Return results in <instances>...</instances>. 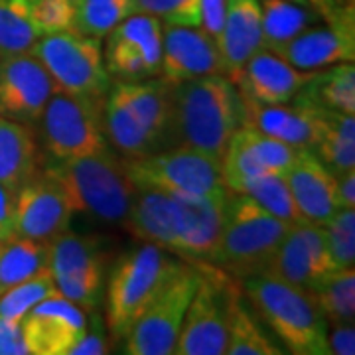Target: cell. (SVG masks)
Listing matches in <instances>:
<instances>
[{"label":"cell","mask_w":355,"mask_h":355,"mask_svg":"<svg viewBox=\"0 0 355 355\" xmlns=\"http://www.w3.org/2000/svg\"><path fill=\"white\" fill-rule=\"evenodd\" d=\"M243 125L241 93L225 73L174 85L172 130L182 144L223 158L229 140Z\"/></svg>","instance_id":"1"},{"label":"cell","mask_w":355,"mask_h":355,"mask_svg":"<svg viewBox=\"0 0 355 355\" xmlns=\"http://www.w3.org/2000/svg\"><path fill=\"white\" fill-rule=\"evenodd\" d=\"M42 174L58 184L73 214H89L107 223L125 221L137 193L125 160H119L109 148L67 160L50 158Z\"/></svg>","instance_id":"2"},{"label":"cell","mask_w":355,"mask_h":355,"mask_svg":"<svg viewBox=\"0 0 355 355\" xmlns=\"http://www.w3.org/2000/svg\"><path fill=\"white\" fill-rule=\"evenodd\" d=\"M243 291L261 320L291 354L330 355L326 340L328 320L312 292L263 275L245 279Z\"/></svg>","instance_id":"3"},{"label":"cell","mask_w":355,"mask_h":355,"mask_svg":"<svg viewBox=\"0 0 355 355\" xmlns=\"http://www.w3.org/2000/svg\"><path fill=\"white\" fill-rule=\"evenodd\" d=\"M291 227L292 223L268 214L249 196L229 191L211 265L239 279L261 275Z\"/></svg>","instance_id":"4"},{"label":"cell","mask_w":355,"mask_h":355,"mask_svg":"<svg viewBox=\"0 0 355 355\" xmlns=\"http://www.w3.org/2000/svg\"><path fill=\"white\" fill-rule=\"evenodd\" d=\"M176 265V259L153 243L123 254L114 263L107 286V328L114 340L127 338Z\"/></svg>","instance_id":"5"},{"label":"cell","mask_w":355,"mask_h":355,"mask_svg":"<svg viewBox=\"0 0 355 355\" xmlns=\"http://www.w3.org/2000/svg\"><path fill=\"white\" fill-rule=\"evenodd\" d=\"M132 184L142 190L178 196H227L221 160L191 146H178L125 160Z\"/></svg>","instance_id":"6"},{"label":"cell","mask_w":355,"mask_h":355,"mask_svg":"<svg viewBox=\"0 0 355 355\" xmlns=\"http://www.w3.org/2000/svg\"><path fill=\"white\" fill-rule=\"evenodd\" d=\"M30 53L48 69L58 91L105 99L111 89V76L103 62L99 38L73 30L42 34Z\"/></svg>","instance_id":"7"},{"label":"cell","mask_w":355,"mask_h":355,"mask_svg":"<svg viewBox=\"0 0 355 355\" xmlns=\"http://www.w3.org/2000/svg\"><path fill=\"white\" fill-rule=\"evenodd\" d=\"M202 268L178 261L176 268L168 277L158 296L128 331L127 354L130 355H172L178 336L188 312Z\"/></svg>","instance_id":"8"},{"label":"cell","mask_w":355,"mask_h":355,"mask_svg":"<svg viewBox=\"0 0 355 355\" xmlns=\"http://www.w3.org/2000/svg\"><path fill=\"white\" fill-rule=\"evenodd\" d=\"M40 121L46 150L55 160L107 150L103 99L99 97L55 91Z\"/></svg>","instance_id":"9"},{"label":"cell","mask_w":355,"mask_h":355,"mask_svg":"<svg viewBox=\"0 0 355 355\" xmlns=\"http://www.w3.org/2000/svg\"><path fill=\"white\" fill-rule=\"evenodd\" d=\"M239 294L221 268L202 266V280L178 336L176 355H225L231 302Z\"/></svg>","instance_id":"10"},{"label":"cell","mask_w":355,"mask_h":355,"mask_svg":"<svg viewBox=\"0 0 355 355\" xmlns=\"http://www.w3.org/2000/svg\"><path fill=\"white\" fill-rule=\"evenodd\" d=\"M103 62L119 81H142L160 76L162 24L156 16L135 12L107 34Z\"/></svg>","instance_id":"11"},{"label":"cell","mask_w":355,"mask_h":355,"mask_svg":"<svg viewBox=\"0 0 355 355\" xmlns=\"http://www.w3.org/2000/svg\"><path fill=\"white\" fill-rule=\"evenodd\" d=\"M334 270L336 266L328 249L326 229L312 223H298L292 225L280 241L261 275L310 292Z\"/></svg>","instance_id":"12"},{"label":"cell","mask_w":355,"mask_h":355,"mask_svg":"<svg viewBox=\"0 0 355 355\" xmlns=\"http://www.w3.org/2000/svg\"><path fill=\"white\" fill-rule=\"evenodd\" d=\"M58 91L48 69L34 53L0 58V116L16 123H38Z\"/></svg>","instance_id":"13"},{"label":"cell","mask_w":355,"mask_h":355,"mask_svg":"<svg viewBox=\"0 0 355 355\" xmlns=\"http://www.w3.org/2000/svg\"><path fill=\"white\" fill-rule=\"evenodd\" d=\"M300 71L354 62L355 16L354 0L342 6L324 26H310L277 53Z\"/></svg>","instance_id":"14"},{"label":"cell","mask_w":355,"mask_h":355,"mask_svg":"<svg viewBox=\"0 0 355 355\" xmlns=\"http://www.w3.org/2000/svg\"><path fill=\"white\" fill-rule=\"evenodd\" d=\"M71 207L55 182L42 172L16 191L14 233L32 241L50 243L69 229Z\"/></svg>","instance_id":"15"},{"label":"cell","mask_w":355,"mask_h":355,"mask_svg":"<svg viewBox=\"0 0 355 355\" xmlns=\"http://www.w3.org/2000/svg\"><path fill=\"white\" fill-rule=\"evenodd\" d=\"M243 125L300 150H312L320 137V105L296 93L284 105H266L243 97Z\"/></svg>","instance_id":"16"},{"label":"cell","mask_w":355,"mask_h":355,"mask_svg":"<svg viewBox=\"0 0 355 355\" xmlns=\"http://www.w3.org/2000/svg\"><path fill=\"white\" fill-rule=\"evenodd\" d=\"M20 324L26 349L32 355H69V349L87 330L85 310L62 294L38 302Z\"/></svg>","instance_id":"17"},{"label":"cell","mask_w":355,"mask_h":355,"mask_svg":"<svg viewBox=\"0 0 355 355\" xmlns=\"http://www.w3.org/2000/svg\"><path fill=\"white\" fill-rule=\"evenodd\" d=\"M225 73L217 42L202 26L162 28V67L164 81L176 85L188 79Z\"/></svg>","instance_id":"18"},{"label":"cell","mask_w":355,"mask_h":355,"mask_svg":"<svg viewBox=\"0 0 355 355\" xmlns=\"http://www.w3.org/2000/svg\"><path fill=\"white\" fill-rule=\"evenodd\" d=\"M284 180L306 223L326 227L340 209L336 200V174L312 150H302Z\"/></svg>","instance_id":"19"},{"label":"cell","mask_w":355,"mask_h":355,"mask_svg":"<svg viewBox=\"0 0 355 355\" xmlns=\"http://www.w3.org/2000/svg\"><path fill=\"white\" fill-rule=\"evenodd\" d=\"M314 73L300 71L284 62L280 55L261 50L245 64L235 85L243 97L266 105H284L296 97V93Z\"/></svg>","instance_id":"20"},{"label":"cell","mask_w":355,"mask_h":355,"mask_svg":"<svg viewBox=\"0 0 355 355\" xmlns=\"http://www.w3.org/2000/svg\"><path fill=\"white\" fill-rule=\"evenodd\" d=\"M216 42L225 76L235 81L254 53L265 50L259 0H225L223 28Z\"/></svg>","instance_id":"21"},{"label":"cell","mask_w":355,"mask_h":355,"mask_svg":"<svg viewBox=\"0 0 355 355\" xmlns=\"http://www.w3.org/2000/svg\"><path fill=\"white\" fill-rule=\"evenodd\" d=\"M114 89L121 93L128 109L137 116L140 127L160 146L172 130L174 85L164 79L119 81Z\"/></svg>","instance_id":"22"},{"label":"cell","mask_w":355,"mask_h":355,"mask_svg":"<svg viewBox=\"0 0 355 355\" xmlns=\"http://www.w3.org/2000/svg\"><path fill=\"white\" fill-rule=\"evenodd\" d=\"M107 254L93 237L64 231L50 241V272L53 279H103Z\"/></svg>","instance_id":"23"},{"label":"cell","mask_w":355,"mask_h":355,"mask_svg":"<svg viewBox=\"0 0 355 355\" xmlns=\"http://www.w3.org/2000/svg\"><path fill=\"white\" fill-rule=\"evenodd\" d=\"M38 148L24 123L0 116V182L12 190L38 174Z\"/></svg>","instance_id":"24"},{"label":"cell","mask_w":355,"mask_h":355,"mask_svg":"<svg viewBox=\"0 0 355 355\" xmlns=\"http://www.w3.org/2000/svg\"><path fill=\"white\" fill-rule=\"evenodd\" d=\"M322 128L312 153L334 174L355 170V121L354 114L334 111L320 105Z\"/></svg>","instance_id":"25"},{"label":"cell","mask_w":355,"mask_h":355,"mask_svg":"<svg viewBox=\"0 0 355 355\" xmlns=\"http://www.w3.org/2000/svg\"><path fill=\"white\" fill-rule=\"evenodd\" d=\"M261 26H263V48L279 53L306 28L318 22V12L310 6L292 0H259Z\"/></svg>","instance_id":"26"},{"label":"cell","mask_w":355,"mask_h":355,"mask_svg":"<svg viewBox=\"0 0 355 355\" xmlns=\"http://www.w3.org/2000/svg\"><path fill=\"white\" fill-rule=\"evenodd\" d=\"M50 270V243L12 233L0 239V296L16 284Z\"/></svg>","instance_id":"27"},{"label":"cell","mask_w":355,"mask_h":355,"mask_svg":"<svg viewBox=\"0 0 355 355\" xmlns=\"http://www.w3.org/2000/svg\"><path fill=\"white\" fill-rule=\"evenodd\" d=\"M103 101V125L105 132L114 146L128 158H139L158 153V144L140 127L137 116L128 109L125 99L116 89H109Z\"/></svg>","instance_id":"28"},{"label":"cell","mask_w":355,"mask_h":355,"mask_svg":"<svg viewBox=\"0 0 355 355\" xmlns=\"http://www.w3.org/2000/svg\"><path fill=\"white\" fill-rule=\"evenodd\" d=\"M302 97L334 111L355 114V67L343 62L324 73L312 76L298 91Z\"/></svg>","instance_id":"29"},{"label":"cell","mask_w":355,"mask_h":355,"mask_svg":"<svg viewBox=\"0 0 355 355\" xmlns=\"http://www.w3.org/2000/svg\"><path fill=\"white\" fill-rule=\"evenodd\" d=\"M227 355H280L277 343L272 342L259 324V320L251 314L239 294H235L231 302L227 328Z\"/></svg>","instance_id":"30"},{"label":"cell","mask_w":355,"mask_h":355,"mask_svg":"<svg viewBox=\"0 0 355 355\" xmlns=\"http://www.w3.org/2000/svg\"><path fill=\"white\" fill-rule=\"evenodd\" d=\"M312 292L318 308L330 322L336 324H354L355 320V268H336L324 280L318 282Z\"/></svg>","instance_id":"31"},{"label":"cell","mask_w":355,"mask_h":355,"mask_svg":"<svg viewBox=\"0 0 355 355\" xmlns=\"http://www.w3.org/2000/svg\"><path fill=\"white\" fill-rule=\"evenodd\" d=\"M130 14H135V0H79L73 6L71 30L101 40Z\"/></svg>","instance_id":"32"},{"label":"cell","mask_w":355,"mask_h":355,"mask_svg":"<svg viewBox=\"0 0 355 355\" xmlns=\"http://www.w3.org/2000/svg\"><path fill=\"white\" fill-rule=\"evenodd\" d=\"M40 36L22 0H0V58L28 53Z\"/></svg>","instance_id":"33"},{"label":"cell","mask_w":355,"mask_h":355,"mask_svg":"<svg viewBox=\"0 0 355 355\" xmlns=\"http://www.w3.org/2000/svg\"><path fill=\"white\" fill-rule=\"evenodd\" d=\"M243 193L254 200L268 214H272L286 223H292V225L306 223L304 217L300 216L296 203L292 200V193L288 190V184H286L284 176L261 174L247 184Z\"/></svg>","instance_id":"34"},{"label":"cell","mask_w":355,"mask_h":355,"mask_svg":"<svg viewBox=\"0 0 355 355\" xmlns=\"http://www.w3.org/2000/svg\"><path fill=\"white\" fill-rule=\"evenodd\" d=\"M51 296H60L55 280L51 277L50 270L40 272L36 277L16 284L14 288L6 291L0 296V318L22 320L38 302L51 298Z\"/></svg>","instance_id":"35"},{"label":"cell","mask_w":355,"mask_h":355,"mask_svg":"<svg viewBox=\"0 0 355 355\" xmlns=\"http://www.w3.org/2000/svg\"><path fill=\"white\" fill-rule=\"evenodd\" d=\"M241 132L249 150L253 154L254 162L265 174L284 176L292 166L296 164L298 156L302 153L300 148H294L291 144L279 139H272L268 135H263L254 128L241 127Z\"/></svg>","instance_id":"36"},{"label":"cell","mask_w":355,"mask_h":355,"mask_svg":"<svg viewBox=\"0 0 355 355\" xmlns=\"http://www.w3.org/2000/svg\"><path fill=\"white\" fill-rule=\"evenodd\" d=\"M326 239L336 268H347L355 263V211L342 207L326 225Z\"/></svg>","instance_id":"37"},{"label":"cell","mask_w":355,"mask_h":355,"mask_svg":"<svg viewBox=\"0 0 355 355\" xmlns=\"http://www.w3.org/2000/svg\"><path fill=\"white\" fill-rule=\"evenodd\" d=\"M135 12L170 26H202V0H135Z\"/></svg>","instance_id":"38"},{"label":"cell","mask_w":355,"mask_h":355,"mask_svg":"<svg viewBox=\"0 0 355 355\" xmlns=\"http://www.w3.org/2000/svg\"><path fill=\"white\" fill-rule=\"evenodd\" d=\"M40 34L73 28V4L69 0H22Z\"/></svg>","instance_id":"39"},{"label":"cell","mask_w":355,"mask_h":355,"mask_svg":"<svg viewBox=\"0 0 355 355\" xmlns=\"http://www.w3.org/2000/svg\"><path fill=\"white\" fill-rule=\"evenodd\" d=\"M60 294L81 310H93L103 294V279H53Z\"/></svg>","instance_id":"40"},{"label":"cell","mask_w":355,"mask_h":355,"mask_svg":"<svg viewBox=\"0 0 355 355\" xmlns=\"http://www.w3.org/2000/svg\"><path fill=\"white\" fill-rule=\"evenodd\" d=\"M24 336L20 320L0 318V355H26Z\"/></svg>","instance_id":"41"},{"label":"cell","mask_w":355,"mask_h":355,"mask_svg":"<svg viewBox=\"0 0 355 355\" xmlns=\"http://www.w3.org/2000/svg\"><path fill=\"white\" fill-rule=\"evenodd\" d=\"M328 352L334 355L355 354V330L354 324H336L328 328Z\"/></svg>","instance_id":"42"},{"label":"cell","mask_w":355,"mask_h":355,"mask_svg":"<svg viewBox=\"0 0 355 355\" xmlns=\"http://www.w3.org/2000/svg\"><path fill=\"white\" fill-rule=\"evenodd\" d=\"M225 18V0H202V28L214 40L219 38Z\"/></svg>","instance_id":"43"},{"label":"cell","mask_w":355,"mask_h":355,"mask_svg":"<svg viewBox=\"0 0 355 355\" xmlns=\"http://www.w3.org/2000/svg\"><path fill=\"white\" fill-rule=\"evenodd\" d=\"M14 207L16 190L0 182V239H6L14 233Z\"/></svg>","instance_id":"44"},{"label":"cell","mask_w":355,"mask_h":355,"mask_svg":"<svg viewBox=\"0 0 355 355\" xmlns=\"http://www.w3.org/2000/svg\"><path fill=\"white\" fill-rule=\"evenodd\" d=\"M109 354V345L105 342L103 334L99 331H89L76 342V345L69 349V355H105Z\"/></svg>","instance_id":"45"},{"label":"cell","mask_w":355,"mask_h":355,"mask_svg":"<svg viewBox=\"0 0 355 355\" xmlns=\"http://www.w3.org/2000/svg\"><path fill=\"white\" fill-rule=\"evenodd\" d=\"M336 200L340 209H355V170L336 174Z\"/></svg>","instance_id":"46"},{"label":"cell","mask_w":355,"mask_h":355,"mask_svg":"<svg viewBox=\"0 0 355 355\" xmlns=\"http://www.w3.org/2000/svg\"><path fill=\"white\" fill-rule=\"evenodd\" d=\"M349 0H310V6L318 12L320 18L330 20L334 14L342 8L343 4H347Z\"/></svg>","instance_id":"47"},{"label":"cell","mask_w":355,"mask_h":355,"mask_svg":"<svg viewBox=\"0 0 355 355\" xmlns=\"http://www.w3.org/2000/svg\"><path fill=\"white\" fill-rule=\"evenodd\" d=\"M292 2H298V4H304V6H310V0H292ZM312 8V6H310Z\"/></svg>","instance_id":"48"},{"label":"cell","mask_w":355,"mask_h":355,"mask_svg":"<svg viewBox=\"0 0 355 355\" xmlns=\"http://www.w3.org/2000/svg\"><path fill=\"white\" fill-rule=\"evenodd\" d=\"M69 2H71V4H73V6H76L77 2H79V0H69Z\"/></svg>","instance_id":"49"}]
</instances>
